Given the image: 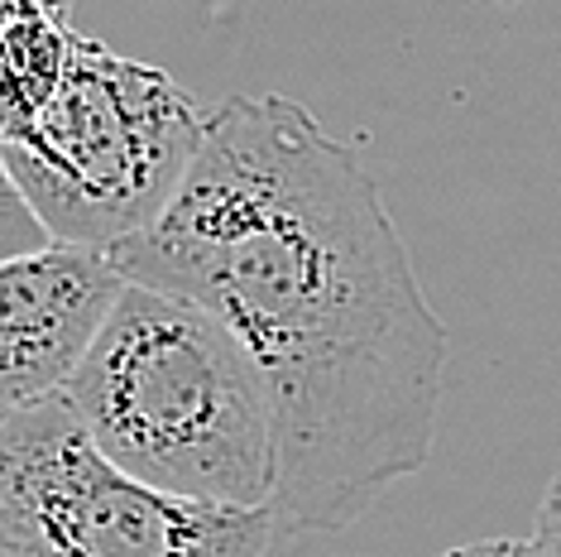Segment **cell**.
<instances>
[{"label": "cell", "mask_w": 561, "mask_h": 557, "mask_svg": "<svg viewBox=\"0 0 561 557\" xmlns=\"http://www.w3.org/2000/svg\"><path fill=\"white\" fill-rule=\"evenodd\" d=\"M111 260L211 308L260 361L278 534H341L432 462L451 337L375 173L308 106L221 101L178 202Z\"/></svg>", "instance_id": "cell-1"}, {"label": "cell", "mask_w": 561, "mask_h": 557, "mask_svg": "<svg viewBox=\"0 0 561 557\" xmlns=\"http://www.w3.org/2000/svg\"><path fill=\"white\" fill-rule=\"evenodd\" d=\"M533 548H538V557H561V471L542 490L538 519H533Z\"/></svg>", "instance_id": "cell-7"}, {"label": "cell", "mask_w": 561, "mask_h": 557, "mask_svg": "<svg viewBox=\"0 0 561 557\" xmlns=\"http://www.w3.org/2000/svg\"><path fill=\"white\" fill-rule=\"evenodd\" d=\"M274 510L154 490L96 452L58 395L0 418L5 557H264Z\"/></svg>", "instance_id": "cell-4"}, {"label": "cell", "mask_w": 561, "mask_h": 557, "mask_svg": "<svg viewBox=\"0 0 561 557\" xmlns=\"http://www.w3.org/2000/svg\"><path fill=\"white\" fill-rule=\"evenodd\" d=\"M72 0H5V68H0V135L30 125L68 78L78 30L68 24Z\"/></svg>", "instance_id": "cell-6"}, {"label": "cell", "mask_w": 561, "mask_h": 557, "mask_svg": "<svg viewBox=\"0 0 561 557\" xmlns=\"http://www.w3.org/2000/svg\"><path fill=\"white\" fill-rule=\"evenodd\" d=\"M130 278L111 250L68 240L10 255L0 264V403L30 409L68 389Z\"/></svg>", "instance_id": "cell-5"}, {"label": "cell", "mask_w": 561, "mask_h": 557, "mask_svg": "<svg viewBox=\"0 0 561 557\" xmlns=\"http://www.w3.org/2000/svg\"><path fill=\"white\" fill-rule=\"evenodd\" d=\"M442 557H538V548L518 538H476V543H456Z\"/></svg>", "instance_id": "cell-8"}, {"label": "cell", "mask_w": 561, "mask_h": 557, "mask_svg": "<svg viewBox=\"0 0 561 557\" xmlns=\"http://www.w3.org/2000/svg\"><path fill=\"white\" fill-rule=\"evenodd\" d=\"M106 462L154 490L274 510L278 418L260 361L193 298L130 284L58 395Z\"/></svg>", "instance_id": "cell-2"}, {"label": "cell", "mask_w": 561, "mask_h": 557, "mask_svg": "<svg viewBox=\"0 0 561 557\" xmlns=\"http://www.w3.org/2000/svg\"><path fill=\"white\" fill-rule=\"evenodd\" d=\"M207 121L211 111L163 68L78 34L58 96L0 135V159L48 240L116 250L178 202L207 145Z\"/></svg>", "instance_id": "cell-3"}]
</instances>
